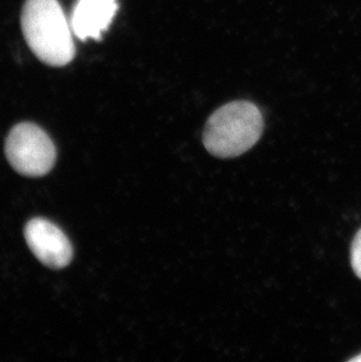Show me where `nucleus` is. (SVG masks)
Instances as JSON below:
<instances>
[{
    "mask_svg": "<svg viewBox=\"0 0 361 362\" xmlns=\"http://www.w3.org/2000/svg\"><path fill=\"white\" fill-rule=\"evenodd\" d=\"M5 153L14 170L31 177L44 176L52 170L57 151L51 137L35 123H19L6 139Z\"/></svg>",
    "mask_w": 361,
    "mask_h": 362,
    "instance_id": "7ed1b4c3",
    "label": "nucleus"
},
{
    "mask_svg": "<svg viewBox=\"0 0 361 362\" xmlns=\"http://www.w3.org/2000/svg\"><path fill=\"white\" fill-rule=\"evenodd\" d=\"M21 28L28 47L41 62L53 67L72 62L74 33L58 0H26Z\"/></svg>",
    "mask_w": 361,
    "mask_h": 362,
    "instance_id": "f257e3e1",
    "label": "nucleus"
},
{
    "mask_svg": "<svg viewBox=\"0 0 361 362\" xmlns=\"http://www.w3.org/2000/svg\"><path fill=\"white\" fill-rule=\"evenodd\" d=\"M350 361H352V362H361V354H360V356H355V358H352V359L350 360Z\"/></svg>",
    "mask_w": 361,
    "mask_h": 362,
    "instance_id": "0eeeda50",
    "label": "nucleus"
},
{
    "mask_svg": "<svg viewBox=\"0 0 361 362\" xmlns=\"http://www.w3.org/2000/svg\"><path fill=\"white\" fill-rule=\"evenodd\" d=\"M24 233L32 252L46 267L62 269L71 263L72 244L53 223L44 218L31 219L25 226Z\"/></svg>",
    "mask_w": 361,
    "mask_h": 362,
    "instance_id": "20e7f679",
    "label": "nucleus"
},
{
    "mask_svg": "<svg viewBox=\"0 0 361 362\" xmlns=\"http://www.w3.org/2000/svg\"><path fill=\"white\" fill-rule=\"evenodd\" d=\"M263 128L264 120L258 107L248 101H232L209 117L203 144L216 158H236L258 142Z\"/></svg>",
    "mask_w": 361,
    "mask_h": 362,
    "instance_id": "f03ea898",
    "label": "nucleus"
},
{
    "mask_svg": "<svg viewBox=\"0 0 361 362\" xmlns=\"http://www.w3.org/2000/svg\"><path fill=\"white\" fill-rule=\"evenodd\" d=\"M116 11L118 0H78L71 18L73 33L81 40H100Z\"/></svg>",
    "mask_w": 361,
    "mask_h": 362,
    "instance_id": "39448f33",
    "label": "nucleus"
},
{
    "mask_svg": "<svg viewBox=\"0 0 361 362\" xmlns=\"http://www.w3.org/2000/svg\"><path fill=\"white\" fill-rule=\"evenodd\" d=\"M351 264L357 277L361 279V229L357 233L352 243Z\"/></svg>",
    "mask_w": 361,
    "mask_h": 362,
    "instance_id": "423d86ee",
    "label": "nucleus"
}]
</instances>
